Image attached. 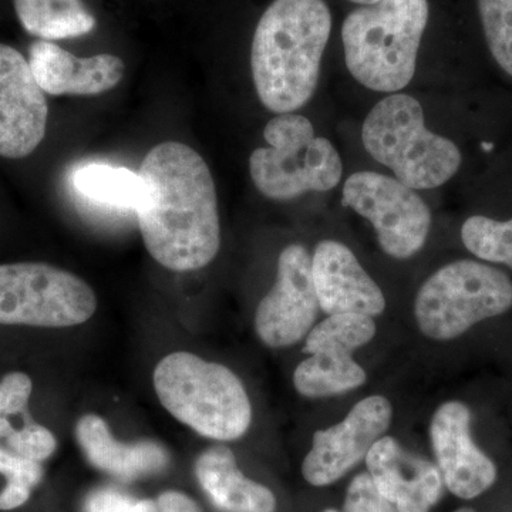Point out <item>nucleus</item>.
Instances as JSON below:
<instances>
[{"instance_id":"nucleus-1","label":"nucleus","mask_w":512,"mask_h":512,"mask_svg":"<svg viewBox=\"0 0 512 512\" xmlns=\"http://www.w3.org/2000/svg\"><path fill=\"white\" fill-rule=\"evenodd\" d=\"M138 177V227L148 254L175 272L197 271L221 247L214 178L204 158L187 144L167 141L144 158Z\"/></svg>"},{"instance_id":"nucleus-2","label":"nucleus","mask_w":512,"mask_h":512,"mask_svg":"<svg viewBox=\"0 0 512 512\" xmlns=\"http://www.w3.org/2000/svg\"><path fill=\"white\" fill-rule=\"evenodd\" d=\"M332 32L325 0H274L259 19L251 49L256 94L266 109H302L318 87Z\"/></svg>"},{"instance_id":"nucleus-3","label":"nucleus","mask_w":512,"mask_h":512,"mask_svg":"<svg viewBox=\"0 0 512 512\" xmlns=\"http://www.w3.org/2000/svg\"><path fill=\"white\" fill-rule=\"evenodd\" d=\"M429 13L427 0H379L350 12L342 28L350 74L376 92L403 90L416 73Z\"/></svg>"},{"instance_id":"nucleus-4","label":"nucleus","mask_w":512,"mask_h":512,"mask_svg":"<svg viewBox=\"0 0 512 512\" xmlns=\"http://www.w3.org/2000/svg\"><path fill=\"white\" fill-rule=\"evenodd\" d=\"M153 380L167 412L207 439L238 440L251 426L247 390L220 363L188 352L171 353L158 362Z\"/></svg>"},{"instance_id":"nucleus-5","label":"nucleus","mask_w":512,"mask_h":512,"mask_svg":"<svg viewBox=\"0 0 512 512\" xmlns=\"http://www.w3.org/2000/svg\"><path fill=\"white\" fill-rule=\"evenodd\" d=\"M362 141L377 163L389 167L400 183L413 190L446 184L461 165L456 144L431 133L423 107L409 94L380 100L363 123Z\"/></svg>"},{"instance_id":"nucleus-6","label":"nucleus","mask_w":512,"mask_h":512,"mask_svg":"<svg viewBox=\"0 0 512 512\" xmlns=\"http://www.w3.org/2000/svg\"><path fill=\"white\" fill-rule=\"evenodd\" d=\"M269 147L256 148L249 158L255 187L269 200L289 201L309 191L333 190L342 180L338 150L316 137L311 121L301 114H278L264 130Z\"/></svg>"},{"instance_id":"nucleus-7","label":"nucleus","mask_w":512,"mask_h":512,"mask_svg":"<svg viewBox=\"0 0 512 512\" xmlns=\"http://www.w3.org/2000/svg\"><path fill=\"white\" fill-rule=\"evenodd\" d=\"M511 308L512 282L504 272L476 261H456L420 286L414 316L427 338L451 340Z\"/></svg>"},{"instance_id":"nucleus-8","label":"nucleus","mask_w":512,"mask_h":512,"mask_svg":"<svg viewBox=\"0 0 512 512\" xmlns=\"http://www.w3.org/2000/svg\"><path fill=\"white\" fill-rule=\"evenodd\" d=\"M96 309L92 286L72 272L39 262L0 265V325L70 328Z\"/></svg>"},{"instance_id":"nucleus-9","label":"nucleus","mask_w":512,"mask_h":512,"mask_svg":"<svg viewBox=\"0 0 512 512\" xmlns=\"http://www.w3.org/2000/svg\"><path fill=\"white\" fill-rule=\"evenodd\" d=\"M342 204L370 221L380 247L392 258H412L429 237L430 208L397 178L373 171L350 175L343 187Z\"/></svg>"},{"instance_id":"nucleus-10","label":"nucleus","mask_w":512,"mask_h":512,"mask_svg":"<svg viewBox=\"0 0 512 512\" xmlns=\"http://www.w3.org/2000/svg\"><path fill=\"white\" fill-rule=\"evenodd\" d=\"M375 335L376 323L370 316L342 313L322 320L306 336L303 353L309 356L293 373L295 389L315 399L348 393L365 384L366 372L352 355Z\"/></svg>"},{"instance_id":"nucleus-11","label":"nucleus","mask_w":512,"mask_h":512,"mask_svg":"<svg viewBox=\"0 0 512 512\" xmlns=\"http://www.w3.org/2000/svg\"><path fill=\"white\" fill-rule=\"evenodd\" d=\"M318 309L312 256L302 245H289L279 255L275 285L256 309V335L269 348H288L308 336Z\"/></svg>"},{"instance_id":"nucleus-12","label":"nucleus","mask_w":512,"mask_h":512,"mask_svg":"<svg viewBox=\"0 0 512 512\" xmlns=\"http://www.w3.org/2000/svg\"><path fill=\"white\" fill-rule=\"evenodd\" d=\"M393 409L383 396H369L352 407L339 424L316 431L302 464L303 478L315 487L336 483L366 458L392 423Z\"/></svg>"},{"instance_id":"nucleus-13","label":"nucleus","mask_w":512,"mask_h":512,"mask_svg":"<svg viewBox=\"0 0 512 512\" xmlns=\"http://www.w3.org/2000/svg\"><path fill=\"white\" fill-rule=\"evenodd\" d=\"M49 106L28 60L0 43V157L25 158L45 138Z\"/></svg>"},{"instance_id":"nucleus-14","label":"nucleus","mask_w":512,"mask_h":512,"mask_svg":"<svg viewBox=\"0 0 512 512\" xmlns=\"http://www.w3.org/2000/svg\"><path fill=\"white\" fill-rule=\"evenodd\" d=\"M471 412L466 404H441L430 423V440L444 484L450 493L471 500L497 480V467L471 439Z\"/></svg>"},{"instance_id":"nucleus-15","label":"nucleus","mask_w":512,"mask_h":512,"mask_svg":"<svg viewBox=\"0 0 512 512\" xmlns=\"http://www.w3.org/2000/svg\"><path fill=\"white\" fill-rule=\"evenodd\" d=\"M312 275L319 308L326 315H357L375 318L386 308L379 285L357 261L346 245L325 239L312 256Z\"/></svg>"},{"instance_id":"nucleus-16","label":"nucleus","mask_w":512,"mask_h":512,"mask_svg":"<svg viewBox=\"0 0 512 512\" xmlns=\"http://www.w3.org/2000/svg\"><path fill=\"white\" fill-rule=\"evenodd\" d=\"M377 491L399 512H430L443 494V476L430 461L407 453L399 441L383 436L365 458Z\"/></svg>"},{"instance_id":"nucleus-17","label":"nucleus","mask_w":512,"mask_h":512,"mask_svg":"<svg viewBox=\"0 0 512 512\" xmlns=\"http://www.w3.org/2000/svg\"><path fill=\"white\" fill-rule=\"evenodd\" d=\"M29 66L40 89L52 96H97L109 92L124 76L123 60L103 53L77 57L46 40L29 47Z\"/></svg>"},{"instance_id":"nucleus-18","label":"nucleus","mask_w":512,"mask_h":512,"mask_svg":"<svg viewBox=\"0 0 512 512\" xmlns=\"http://www.w3.org/2000/svg\"><path fill=\"white\" fill-rule=\"evenodd\" d=\"M76 439L92 466L127 483L161 473L170 463L163 444L151 440L121 443L96 414H86L77 421Z\"/></svg>"},{"instance_id":"nucleus-19","label":"nucleus","mask_w":512,"mask_h":512,"mask_svg":"<svg viewBox=\"0 0 512 512\" xmlns=\"http://www.w3.org/2000/svg\"><path fill=\"white\" fill-rule=\"evenodd\" d=\"M195 476L212 503L222 511H276L274 493L241 473L231 448L215 446L204 451L195 463Z\"/></svg>"},{"instance_id":"nucleus-20","label":"nucleus","mask_w":512,"mask_h":512,"mask_svg":"<svg viewBox=\"0 0 512 512\" xmlns=\"http://www.w3.org/2000/svg\"><path fill=\"white\" fill-rule=\"evenodd\" d=\"M13 5L23 29L46 42L87 35L96 28L82 0H13Z\"/></svg>"},{"instance_id":"nucleus-21","label":"nucleus","mask_w":512,"mask_h":512,"mask_svg":"<svg viewBox=\"0 0 512 512\" xmlns=\"http://www.w3.org/2000/svg\"><path fill=\"white\" fill-rule=\"evenodd\" d=\"M73 185L80 195L97 204L136 211L141 181L138 173L109 164H87L74 171Z\"/></svg>"},{"instance_id":"nucleus-22","label":"nucleus","mask_w":512,"mask_h":512,"mask_svg":"<svg viewBox=\"0 0 512 512\" xmlns=\"http://www.w3.org/2000/svg\"><path fill=\"white\" fill-rule=\"evenodd\" d=\"M461 239L477 258L512 268V220L501 222L474 215L464 222Z\"/></svg>"},{"instance_id":"nucleus-23","label":"nucleus","mask_w":512,"mask_h":512,"mask_svg":"<svg viewBox=\"0 0 512 512\" xmlns=\"http://www.w3.org/2000/svg\"><path fill=\"white\" fill-rule=\"evenodd\" d=\"M478 12L491 55L512 77V0H478Z\"/></svg>"},{"instance_id":"nucleus-24","label":"nucleus","mask_w":512,"mask_h":512,"mask_svg":"<svg viewBox=\"0 0 512 512\" xmlns=\"http://www.w3.org/2000/svg\"><path fill=\"white\" fill-rule=\"evenodd\" d=\"M32 390V380L25 373H9L0 380V437L13 433L9 417L26 412Z\"/></svg>"},{"instance_id":"nucleus-25","label":"nucleus","mask_w":512,"mask_h":512,"mask_svg":"<svg viewBox=\"0 0 512 512\" xmlns=\"http://www.w3.org/2000/svg\"><path fill=\"white\" fill-rule=\"evenodd\" d=\"M6 439L12 453L36 463L47 460L57 447L52 431L36 423H28L20 430H13Z\"/></svg>"},{"instance_id":"nucleus-26","label":"nucleus","mask_w":512,"mask_h":512,"mask_svg":"<svg viewBox=\"0 0 512 512\" xmlns=\"http://www.w3.org/2000/svg\"><path fill=\"white\" fill-rule=\"evenodd\" d=\"M343 512H399L377 491L369 473H362L350 481L346 491Z\"/></svg>"},{"instance_id":"nucleus-27","label":"nucleus","mask_w":512,"mask_h":512,"mask_svg":"<svg viewBox=\"0 0 512 512\" xmlns=\"http://www.w3.org/2000/svg\"><path fill=\"white\" fill-rule=\"evenodd\" d=\"M0 474L6 477L8 484L22 485L32 490L42 481L43 468L36 461L26 460L0 448Z\"/></svg>"},{"instance_id":"nucleus-28","label":"nucleus","mask_w":512,"mask_h":512,"mask_svg":"<svg viewBox=\"0 0 512 512\" xmlns=\"http://www.w3.org/2000/svg\"><path fill=\"white\" fill-rule=\"evenodd\" d=\"M136 500L114 488H99L87 497L86 512H133Z\"/></svg>"},{"instance_id":"nucleus-29","label":"nucleus","mask_w":512,"mask_h":512,"mask_svg":"<svg viewBox=\"0 0 512 512\" xmlns=\"http://www.w3.org/2000/svg\"><path fill=\"white\" fill-rule=\"evenodd\" d=\"M133 512H202L198 504L180 491H165L154 500L137 501Z\"/></svg>"},{"instance_id":"nucleus-30","label":"nucleus","mask_w":512,"mask_h":512,"mask_svg":"<svg viewBox=\"0 0 512 512\" xmlns=\"http://www.w3.org/2000/svg\"><path fill=\"white\" fill-rule=\"evenodd\" d=\"M30 491L32 490L22 485L6 484L0 493V510L10 511L22 507L23 504L28 503Z\"/></svg>"},{"instance_id":"nucleus-31","label":"nucleus","mask_w":512,"mask_h":512,"mask_svg":"<svg viewBox=\"0 0 512 512\" xmlns=\"http://www.w3.org/2000/svg\"><path fill=\"white\" fill-rule=\"evenodd\" d=\"M350 2L357 3V5H373V3L379 2V0H350Z\"/></svg>"},{"instance_id":"nucleus-32","label":"nucleus","mask_w":512,"mask_h":512,"mask_svg":"<svg viewBox=\"0 0 512 512\" xmlns=\"http://www.w3.org/2000/svg\"><path fill=\"white\" fill-rule=\"evenodd\" d=\"M454 512H477V511H474L473 508H460V510H457Z\"/></svg>"},{"instance_id":"nucleus-33","label":"nucleus","mask_w":512,"mask_h":512,"mask_svg":"<svg viewBox=\"0 0 512 512\" xmlns=\"http://www.w3.org/2000/svg\"><path fill=\"white\" fill-rule=\"evenodd\" d=\"M323 512H339V511H336V510H325Z\"/></svg>"}]
</instances>
